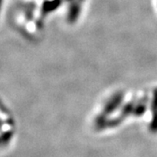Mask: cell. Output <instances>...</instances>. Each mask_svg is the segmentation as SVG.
Listing matches in <instances>:
<instances>
[{
	"label": "cell",
	"instance_id": "6da1fadb",
	"mask_svg": "<svg viewBox=\"0 0 157 157\" xmlns=\"http://www.w3.org/2000/svg\"><path fill=\"white\" fill-rule=\"evenodd\" d=\"M1 1H2V0H0V6H1Z\"/></svg>",
	"mask_w": 157,
	"mask_h": 157
}]
</instances>
